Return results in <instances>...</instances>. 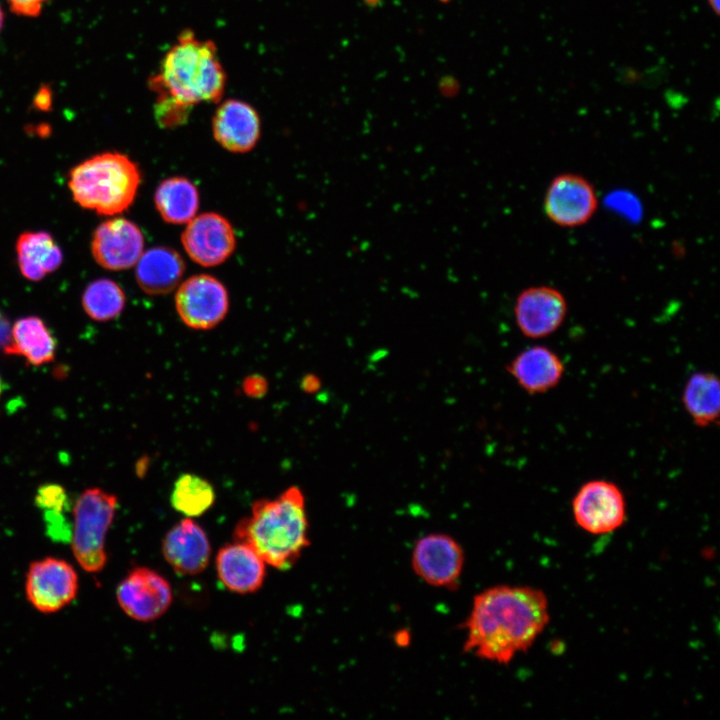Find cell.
<instances>
[{
    "label": "cell",
    "mask_w": 720,
    "mask_h": 720,
    "mask_svg": "<svg viewBox=\"0 0 720 720\" xmlns=\"http://www.w3.org/2000/svg\"><path fill=\"white\" fill-rule=\"evenodd\" d=\"M12 324L8 317L0 311V349L4 352L11 343Z\"/></svg>",
    "instance_id": "30"
},
{
    "label": "cell",
    "mask_w": 720,
    "mask_h": 720,
    "mask_svg": "<svg viewBox=\"0 0 720 720\" xmlns=\"http://www.w3.org/2000/svg\"><path fill=\"white\" fill-rule=\"evenodd\" d=\"M181 241L189 257L205 267L217 266L233 253L236 238L230 222L218 213H203L192 218Z\"/></svg>",
    "instance_id": "13"
},
{
    "label": "cell",
    "mask_w": 720,
    "mask_h": 720,
    "mask_svg": "<svg viewBox=\"0 0 720 720\" xmlns=\"http://www.w3.org/2000/svg\"><path fill=\"white\" fill-rule=\"evenodd\" d=\"M10 10L23 17H37L44 5L50 0H6Z\"/></svg>",
    "instance_id": "27"
},
{
    "label": "cell",
    "mask_w": 720,
    "mask_h": 720,
    "mask_svg": "<svg viewBox=\"0 0 720 720\" xmlns=\"http://www.w3.org/2000/svg\"><path fill=\"white\" fill-rule=\"evenodd\" d=\"M564 295L554 287L533 286L522 290L514 304L515 322L528 338H545L557 331L567 315Z\"/></svg>",
    "instance_id": "12"
},
{
    "label": "cell",
    "mask_w": 720,
    "mask_h": 720,
    "mask_svg": "<svg viewBox=\"0 0 720 720\" xmlns=\"http://www.w3.org/2000/svg\"><path fill=\"white\" fill-rule=\"evenodd\" d=\"M141 182L140 170L124 154L106 152L76 165L68 186L81 207L100 215H115L134 201Z\"/></svg>",
    "instance_id": "4"
},
{
    "label": "cell",
    "mask_w": 720,
    "mask_h": 720,
    "mask_svg": "<svg viewBox=\"0 0 720 720\" xmlns=\"http://www.w3.org/2000/svg\"><path fill=\"white\" fill-rule=\"evenodd\" d=\"M214 501L215 490L211 483L191 473L181 474L176 479L170 495L172 507L188 518L203 515Z\"/></svg>",
    "instance_id": "24"
},
{
    "label": "cell",
    "mask_w": 720,
    "mask_h": 720,
    "mask_svg": "<svg viewBox=\"0 0 720 720\" xmlns=\"http://www.w3.org/2000/svg\"><path fill=\"white\" fill-rule=\"evenodd\" d=\"M16 253L22 275L31 281L43 279L57 270L63 261L60 247L44 231L22 233L17 239Z\"/></svg>",
    "instance_id": "20"
},
{
    "label": "cell",
    "mask_w": 720,
    "mask_h": 720,
    "mask_svg": "<svg viewBox=\"0 0 720 720\" xmlns=\"http://www.w3.org/2000/svg\"><path fill=\"white\" fill-rule=\"evenodd\" d=\"M266 563L249 545L234 541L221 547L216 556L219 580L229 591L254 593L266 576Z\"/></svg>",
    "instance_id": "17"
},
{
    "label": "cell",
    "mask_w": 720,
    "mask_h": 720,
    "mask_svg": "<svg viewBox=\"0 0 720 720\" xmlns=\"http://www.w3.org/2000/svg\"><path fill=\"white\" fill-rule=\"evenodd\" d=\"M161 550L172 569L186 576L203 572L211 556V545L206 532L188 517L166 533Z\"/></svg>",
    "instance_id": "15"
},
{
    "label": "cell",
    "mask_w": 720,
    "mask_h": 720,
    "mask_svg": "<svg viewBox=\"0 0 720 720\" xmlns=\"http://www.w3.org/2000/svg\"><path fill=\"white\" fill-rule=\"evenodd\" d=\"M545 593L529 586L498 585L476 594L463 623L465 653L501 665L526 652L549 622Z\"/></svg>",
    "instance_id": "1"
},
{
    "label": "cell",
    "mask_w": 720,
    "mask_h": 720,
    "mask_svg": "<svg viewBox=\"0 0 720 720\" xmlns=\"http://www.w3.org/2000/svg\"><path fill=\"white\" fill-rule=\"evenodd\" d=\"M3 24H4V13H3V10H2V8H1V6H0V32H1V30H2Z\"/></svg>",
    "instance_id": "34"
},
{
    "label": "cell",
    "mask_w": 720,
    "mask_h": 720,
    "mask_svg": "<svg viewBox=\"0 0 720 720\" xmlns=\"http://www.w3.org/2000/svg\"><path fill=\"white\" fill-rule=\"evenodd\" d=\"M35 503L44 512H63L67 504L65 489L58 484L42 485L37 491Z\"/></svg>",
    "instance_id": "26"
},
{
    "label": "cell",
    "mask_w": 720,
    "mask_h": 720,
    "mask_svg": "<svg viewBox=\"0 0 720 720\" xmlns=\"http://www.w3.org/2000/svg\"><path fill=\"white\" fill-rule=\"evenodd\" d=\"M184 271L185 263L177 251L154 247L142 253L137 261L136 281L146 294L164 295L178 285Z\"/></svg>",
    "instance_id": "19"
},
{
    "label": "cell",
    "mask_w": 720,
    "mask_h": 720,
    "mask_svg": "<svg viewBox=\"0 0 720 720\" xmlns=\"http://www.w3.org/2000/svg\"><path fill=\"white\" fill-rule=\"evenodd\" d=\"M682 403L699 427L717 424L720 411V385L717 376L710 372H696L687 380Z\"/></svg>",
    "instance_id": "22"
},
{
    "label": "cell",
    "mask_w": 720,
    "mask_h": 720,
    "mask_svg": "<svg viewBox=\"0 0 720 720\" xmlns=\"http://www.w3.org/2000/svg\"><path fill=\"white\" fill-rule=\"evenodd\" d=\"M78 592V575L65 560L47 557L29 566L25 593L39 612L50 614L70 604Z\"/></svg>",
    "instance_id": "8"
},
{
    "label": "cell",
    "mask_w": 720,
    "mask_h": 720,
    "mask_svg": "<svg viewBox=\"0 0 720 720\" xmlns=\"http://www.w3.org/2000/svg\"><path fill=\"white\" fill-rule=\"evenodd\" d=\"M244 392L252 397L262 396L267 389V382L262 376H249L243 382Z\"/></svg>",
    "instance_id": "28"
},
{
    "label": "cell",
    "mask_w": 720,
    "mask_h": 720,
    "mask_svg": "<svg viewBox=\"0 0 720 720\" xmlns=\"http://www.w3.org/2000/svg\"><path fill=\"white\" fill-rule=\"evenodd\" d=\"M598 207L592 183L582 175L563 173L552 179L544 196V212L554 224L575 228L586 224Z\"/></svg>",
    "instance_id": "10"
},
{
    "label": "cell",
    "mask_w": 720,
    "mask_h": 720,
    "mask_svg": "<svg viewBox=\"0 0 720 720\" xmlns=\"http://www.w3.org/2000/svg\"><path fill=\"white\" fill-rule=\"evenodd\" d=\"M439 1H441V2H448L449 0H439Z\"/></svg>",
    "instance_id": "37"
},
{
    "label": "cell",
    "mask_w": 720,
    "mask_h": 720,
    "mask_svg": "<svg viewBox=\"0 0 720 720\" xmlns=\"http://www.w3.org/2000/svg\"><path fill=\"white\" fill-rule=\"evenodd\" d=\"M175 306L186 326L196 330H208L217 326L228 313V292L215 277L207 274L194 275L179 286Z\"/></svg>",
    "instance_id": "9"
},
{
    "label": "cell",
    "mask_w": 720,
    "mask_h": 720,
    "mask_svg": "<svg viewBox=\"0 0 720 720\" xmlns=\"http://www.w3.org/2000/svg\"><path fill=\"white\" fill-rule=\"evenodd\" d=\"M144 237L139 227L125 218L101 223L94 231L91 251L95 261L109 270H124L137 263Z\"/></svg>",
    "instance_id": "14"
},
{
    "label": "cell",
    "mask_w": 720,
    "mask_h": 720,
    "mask_svg": "<svg viewBox=\"0 0 720 720\" xmlns=\"http://www.w3.org/2000/svg\"><path fill=\"white\" fill-rule=\"evenodd\" d=\"M509 374L530 395L545 393L561 381L565 367L551 349L536 345L518 353L506 366Z\"/></svg>",
    "instance_id": "18"
},
{
    "label": "cell",
    "mask_w": 720,
    "mask_h": 720,
    "mask_svg": "<svg viewBox=\"0 0 720 720\" xmlns=\"http://www.w3.org/2000/svg\"><path fill=\"white\" fill-rule=\"evenodd\" d=\"M215 140L226 150L245 153L252 150L261 135V120L256 109L240 99H226L212 118Z\"/></svg>",
    "instance_id": "16"
},
{
    "label": "cell",
    "mask_w": 720,
    "mask_h": 720,
    "mask_svg": "<svg viewBox=\"0 0 720 720\" xmlns=\"http://www.w3.org/2000/svg\"><path fill=\"white\" fill-rule=\"evenodd\" d=\"M411 640L410 633L407 630H400L394 635V642L398 647H406Z\"/></svg>",
    "instance_id": "32"
},
{
    "label": "cell",
    "mask_w": 720,
    "mask_h": 720,
    "mask_svg": "<svg viewBox=\"0 0 720 720\" xmlns=\"http://www.w3.org/2000/svg\"><path fill=\"white\" fill-rule=\"evenodd\" d=\"M226 79L215 43L185 30L164 54L149 87L156 99L191 110L200 103L219 101Z\"/></svg>",
    "instance_id": "3"
},
{
    "label": "cell",
    "mask_w": 720,
    "mask_h": 720,
    "mask_svg": "<svg viewBox=\"0 0 720 720\" xmlns=\"http://www.w3.org/2000/svg\"><path fill=\"white\" fill-rule=\"evenodd\" d=\"M116 598L130 618L150 622L169 609L173 596L163 576L147 567H136L119 583Z\"/></svg>",
    "instance_id": "11"
},
{
    "label": "cell",
    "mask_w": 720,
    "mask_h": 720,
    "mask_svg": "<svg viewBox=\"0 0 720 720\" xmlns=\"http://www.w3.org/2000/svg\"><path fill=\"white\" fill-rule=\"evenodd\" d=\"M32 103L37 110H51L53 103L52 89L48 85H42L34 95Z\"/></svg>",
    "instance_id": "29"
},
{
    "label": "cell",
    "mask_w": 720,
    "mask_h": 720,
    "mask_svg": "<svg viewBox=\"0 0 720 720\" xmlns=\"http://www.w3.org/2000/svg\"><path fill=\"white\" fill-rule=\"evenodd\" d=\"M305 497L293 486L274 499L253 503L250 515L239 520L233 540L251 546L277 569H288L310 545Z\"/></svg>",
    "instance_id": "2"
},
{
    "label": "cell",
    "mask_w": 720,
    "mask_h": 720,
    "mask_svg": "<svg viewBox=\"0 0 720 720\" xmlns=\"http://www.w3.org/2000/svg\"><path fill=\"white\" fill-rule=\"evenodd\" d=\"M55 352L56 340L37 316L22 317L12 325L11 343L4 351L7 355L24 357L33 366L51 362Z\"/></svg>",
    "instance_id": "21"
},
{
    "label": "cell",
    "mask_w": 720,
    "mask_h": 720,
    "mask_svg": "<svg viewBox=\"0 0 720 720\" xmlns=\"http://www.w3.org/2000/svg\"><path fill=\"white\" fill-rule=\"evenodd\" d=\"M118 506L117 497L100 488L84 490L73 508L71 547L78 564L98 573L107 563L106 536Z\"/></svg>",
    "instance_id": "5"
},
{
    "label": "cell",
    "mask_w": 720,
    "mask_h": 720,
    "mask_svg": "<svg viewBox=\"0 0 720 720\" xmlns=\"http://www.w3.org/2000/svg\"><path fill=\"white\" fill-rule=\"evenodd\" d=\"M574 519L583 530L599 535L615 531L626 519V503L620 488L606 480L583 484L572 500Z\"/></svg>",
    "instance_id": "7"
},
{
    "label": "cell",
    "mask_w": 720,
    "mask_h": 720,
    "mask_svg": "<svg viewBox=\"0 0 720 720\" xmlns=\"http://www.w3.org/2000/svg\"><path fill=\"white\" fill-rule=\"evenodd\" d=\"M368 4L376 3L378 0H365Z\"/></svg>",
    "instance_id": "36"
},
{
    "label": "cell",
    "mask_w": 720,
    "mask_h": 720,
    "mask_svg": "<svg viewBox=\"0 0 720 720\" xmlns=\"http://www.w3.org/2000/svg\"><path fill=\"white\" fill-rule=\"evenodd\" d=\"M708 6L710 9L714 12L716 16H719L720 14V1L719 0H706Z\"/></svg>",
    "instance_id": "33"
},
{
    "label": "cell",
    "mask_w": 720,
    "mask_h": 720,
    "mask_svg": "<svg viewBox=\"0 0 720 720\" xmlns=\"http://www.w3.org/2000/svg\"><path fill=\"white\" fill-rule=\"evenodd\" d=\"M154 203L162 219L170 224L188 223L199 207L196 186L184 177L165 179L157 187Z\"/></svg>",
    "instance_id": "23"
},
{
    "label": "cell",
    "mask_w": 720,
    "mask_h": 720,
    "mask_svg": "<svg viewBox=\"0 0 720 720\" xmlns=\"http://www.w3.org/2000/svg\"><path fill=\"white\" fill-rule=\"evenodd\" d=\"M464 563L465 553L461 544L444 533L420 537L411 554L414 573L426 584L446 590L457 589Z\"/></svg>",
    "instance_id": "6"
},
{
    "label": "cell",
    "mask_w": 720,
    "mask_h": 720,
    "mask_svg": "<svg viewBox=\"0 0 720 720\" xmlns=\"http://www.w3.org/2000/svg\"><path fill=\"white\" fill-rule=\"evenodd\" d=\"M82 306L94 321H109L120 315L126 303L123 289L106 278L92 281L82 294Z\"/></svg>",
    "instance_id": "25"
},
{
    "label": "cell",
    "mask_w": 720,
    "mask_h": 720,
    "mask_svg": "<svg viewBox=\"0 0 720 720\" xmlns=\"http://www.w3.org/2000/svg\"><path fill=\"white\" fill-rule=\"evenodd\" d=\"M301 386L305 392L314 393L319 390L321 381L316 375L309 374L303 377Z\"/></svg>",
    "instance_id": "31"
},
{
    "label": "cell",
    "mask_w": 720,
    "mask_h": 720,
    "mask_svg": "<svg viewBox=\"0 0 720 720\" xmlns=\"http://www.w3.org/2000/svg\"><path fill=\"white\" fill-rule=\"evenodd\" d=\"M2 390H3V383H2L1 376H0V395L2 393Z\"/></svg>",
    "instance_id": "35"
}]
</instances>
